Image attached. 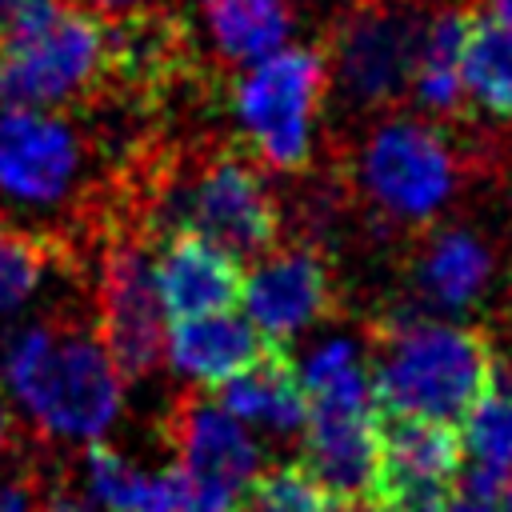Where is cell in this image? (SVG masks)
Returning <instances> with one entry per match:
<instances>
[{
    "mask_svg": "<svg viewBox=\"0 0 512 512\" xmlns=\"http://www.w3.org/2000/svg\"><path fill=\"white\" fill-rule=\"evenodd\" d=\"M0 380L32 424L56 440H100L124 404V376L100 336L76 320L12 328L0 348Z\"/></svg>",
    "mask_w": 512,
    "mask_h": 512,
    "instance_id": "1",
    "label": "cell"
},
{
    "mask_svg": "<svg viewBox=\"0 0 512 512\" xmlns=\"http://www.w3.org/2000/svg\"><path fill=\"white\" fill-rule=\"evenodd\" d=\"M296 376L308 396L300 468L336 504L360 508L372 496L380 460V408L364 348L352 336H328L304 356Z\"/></svg>",
    "mask_w": 512,
    "mask_h": 512,
    "instance_id": "2",
    "label": "cell"
},
{
    "mask_svg": "<svg viewBox=\"0 0 512 512\" xmlns=\"http://www.w3.org/2000/svg\"><path fill=\"white\" fill-rule=\"evenodd\" d=\"M492 368V348L476 328L416 312L388 320L368 380L380 416L460 424L488 388Z\"/></svg>",
    "mask_w": 512,
    "mask_h": 512,
    "instance_id": "3",
    "label": "cell"
},
{
    "mask_svg": "<svg viewBox=\"0 0 512 512\" xmlns=\"http://www.w3.org/2000/svg\"><path fill=\"white\" fill-rule=\"evenodd\" d=\"M108 72V28L84 4H44L0 36V100L64 108L84 100Z\"/></svg>",
    "mask_w": 512,
    "mask_h": 512,
    "instance_id": "4",
    "label": "cell"
},
{
    "mask_svg": "<svg viewBox=\"0 0 512 512\" xmlns=\"http://www.w3.org/2000/svg\"><path fill=\"white\" fill-rule=\"evenodd\" d=\"M352 180L376 216L392 224H432L460 192V156L428 116H380L352 160Z\"/></svg>",
    "mask_w": 512,
    "mask_h": 512,
    "instance_id": "5",
    "label": "cell"
},
{
    "mask_svg": "<svg viewBox=\"0 0 512 512\" xmlns=\"http://www.w3.org/2000/svg\"><path fill=\"white\" fill-rule=\"evenodd\" d=\"M328 96L324 52L280 44L244 68L232 88V116L248 152L276 172H300L316 148V120Z\"/></svg>",
    "mask_w": 512,
    "mask_h": 512,
    "instance_id": "6",
    "label": "cell"
},
{
    "mask_svg": "<svg viewBox=\"0 0 512 512\" xmlns=\"http://www.w3.org/2000/svg\"><path fill=\"white\" fill-rule=\"evenodd\" d=\"M188 228L216 248L232 252L236 260L260 256L280 236V212L272 200L268 180L244 156H216L208 160L184 188L168 196L164 232Z\"/></svg>",
    "mask_w": 512,
    "mask_h": 512,
    "instance_id": "7",
    "label": "cell"
},
{
    "mask_svg": "<svg viewBox=\"0 0 512 512\" xmlns=\"http://www.w3.org/2000/svg\"><path fill=\"white\" fill-rule=\"evenodd\" d=\"M420 16L388 4L352 8L324 52L328 92L352 112L392 108L408 92Z\"/></svg>",
    "mask_w": 512,
    "mask_h": 512,
    "instance_id": "8",
    "label": "cell"
},
{
    "mask_svg": "<svg viewBox=\"0 0 512 512\" xmlns=\"http://www.w3.org/2000/svg\"><path fill=\"white\" fill-rule=\"evenodd\" d=\"M464 444L456 424L380 416V460L368 512H440L460 492Z\"/></svg>",
    "mask_w": 512,
    "mask_h": 512,
    "instance_id": "9",
    "label": "cell"
},
{
    "mask_svg": "<svg viewBox=\"0 0 512 512\" xmlns=\"http://www.w3.org/2000/svg\"><path fill=\"white\" fill-rule=\"evenodd\" d=\"M84 172V136L52 108L0 100V196L16 208H60Z\"/></svg>",
    "mask_w": 512,
    "mask_h": 512,
    "instance_id": "10",
    "label": "cell"
},
{
    "mask_svg": "<svg viewBox=\"0 0 512 512\" xmlns=\"http://www.w3.org/2000/svg\"><path fill=\"white\" fill-rule=\"evenodd\" d=\"M244 320L260 332L264 344L284 348L312 324H320L332 308V272L316 248H268L252 256V268L240 272Z\"/></svg>",
    "mask_w": 512,
    "mask_h": 512,
    "instance_id": "11",
    "label": "cell"
},
{
    "mask_svg": "<svg viewBox=\"0 0 512 512\" xmlns=\"http://www.w3.org/2000/svg\"><path fill=\"white\" fill-rule=\"evenodd\" d=\"M100 344L124 380H144L164 356V308L152 280V256L116 244L100 272Z\"/></svg>",
    "mask_w": 512,
    "mask_h": 512,
    "instance_id": "12",
    "label": "cell"
},
{
    "mask_svg": "<svg viewBox=\"0 0 512 512\" xmlns=\"http://www.w3.org/2000/svg\"><path fill=\"white\" fill-rule=\"evenodd\" d=\"M168 436L176 448V468L184 472L188 488L240 500L260 472V444L252 440V428L240 424L220 400H180Z\"/></svg>",
    "mask_w": 512,
    "mask_h": 512,
    "instance_id": "13",
    "label": "cell"
},
{
    "mask_svg": "<svg viewBox=\"0 0 512 512\" xmlns=\"http://www.w3.org/2000/svg\"><path fill=\"white\" fill-rule=\"evenodd\" d=\"M152 280L164 316L188 320L204 312H224L240 296V260L212 240L176 228L164 236L160 252L152 256Z\"/></svg>",
    "mask_w": 512,
    "mask_h": 512,
    "instance_id": "14",
    "label": "cell"
},
{
    "mask_svg": "<svg viewBox=\"0 0 512 512\" xmlns=\"http://www.w3.org/2000/svg\"><path fill=\"white\" fill-rule=\"evenodd\" d=\"M496 256L492 248L468 228H440L432 232L412 264V292L424 316L436 312H468L492 284Z\"/></svg>",
    "mask_w": 512,
    "mask_h": 512,
    "instance_id": "15",
    "label": "cell"
},
{
    "mask_svg": "<svg viewBox=\"0 0 512 512\" xmlns=\"http://www.w3.org/2000/svg\"><path fill=\"white\" fill-rule=\"evenodd\" d=\"M268 344L260 332L244 320V312H204L188 320H172L164 332V356L172 372L200 388H220L228 376H236L244 364H252Z\"/></svg>",
    "mask_w": 512,
    "mask_h": 512,
    "instance_id": "16",
    "label": "cell"
},
{
    "mask_svg": "<svg viewBox=\"0 0 512 512\" xmlns=\"http://www.w3.org/2000/svg\"><path fill=\"white\" fill-rule=\"evenodd\" d=\"M220 404L240 424L260 428L268 436H300L308 412V396L296 376V364L284 356V348L272 344L220 384Z\"/></svg>",
    "mask_w": 512,
    "mask_h": 512,
    "instance_id": "17",
    "label": "cell"
},
{
    "mask_svg": "<svg viewBox=\"0 0 512 512\" xmlns=\"http://www.w3.org/2000/svg\"><path fill=\"white\" fill-rule=\"evenodd\" d=\"M468 16L460 8H440L432 16H420L416 52H412V76L408 92L428 120H448L464 108V40H468Z\"/></svg>",
    "mask_w": 512,
    "mask_h": 512,
    "instance_id": "18",
    "label": "cell"
},
{
    "mask_svg": "<svg viewBox=\"0 0 512 512\" xmlns=\"http://www.w3.org/2000/svg\"><path fill=\"white\" fill-rule=\"evenodd\" d=\"M460 444L468 456V468L460 472V488L472 500L492 504L504 476L512 472V372L492 368L488 388L460 420Z\"/></svg>",
    "mask_w": 512,
    "mask_h": 512,
    "instance_id": "19",
    "label": "cell"
},
{
    "mask_svg": "<svg viewBox=\"0 0 512 512\" xmlns=\"http://www.w3.org/2000/svg\"><path fill=\"white\" fill-rule=\"evenodd\" d=\"M84 480L92 504L100 512H180L188 484L184 472L172 468H140L104 440H88L84 448Z\"/></svg>",
    "mask_w": 512,
    "mask_h": 512,
    "instance_id": "20",
    "label": "cell"
},
{
    "mask_svg": "<svg viewBox=\"0 0 512 512\" xmlns=\"http://www.w3.org/2000/svg\"><path fill=\"white\" fill-rule=\"evenodd\" d=\"M204 32L220 60L256 64L292 40V8L288 0H196Z\"/></svg>",
    "mask_w": 512,
    "mask_h": 512,
    "instance_id": "21",
    "label": "cell"
},
{
    "mask_svg": "<svg viewBox=\"0 0 512 512\" xmlns=\"http://www.w3.org/2000/svg\"><path fill=\"white\" fill-rule=\"evenodd\" d=\"M464 100L512 124V24L480 16L464 40Z\"/></svg>",
    "mask_w": 512,
    "mask_h": 512,
    "instance_id": "22",
    "label": "cell"
},
{
    "mask_svg": "<svg viewBox=\"0 0 512 512\" xmlns=\"http://www.w3.org/2000/svg\"><path fill=\"white\" fill-rule=\"evenodd\" d=\"M48 272H52L48 244L36 240L16 220L0 216V320L28 308L40 296Z\"/></svg>",
    "mask_w": 512,
    "mask_h": 512,
    "instance_id": "23",
    "label": "cell"
},
{
    "mask_svg": "<svg viewBox=\"0 0 512 512\" xmlns=\"http://www.w3.org/2000/svg\"><path fill=\"white\" fill-rule=\"evenodd\" d=\"M240 512H344L300 464L292 468H260L248 492L240 496Z\"/></svg>",
    "mask_w": 512,
    "mask_h": 512,
    "instance_id": "24",
    "label": "cell"
},
{
    "mask_svg": "<svg viewBox=\"0 0 512 512\" xmlns=\"http://www.w3.org/2000/svg\"><path fill=\"white\" fill-rule=\"evenodd\" d=\"M40 504V480L36 472H8L0 476V512H36Z\"/></svg>",
    "mask_w": 512,
    "mask_h": 512,
    "instance_id": "25",
    "label": "cell"
},
{
    "mask_svg": "<svg viewBox=\"0 0 512 512\" xmlns=\"http://www.w3.org/2000/svg\"><path fill=\"white\" fill-rule=\"evenodd\" d=\"M36 512H96V508H92L84 496H76L68 484H60V488H52V492L40 496Z\"/></svg>",
    "mask_w": 512,
    "mask_h": 512,
    "instance_id": "26",
    "label": "cell"
},
{
    "mask_svg": "<svg viewBox=\"0 0 512 512\" xmlns=\"http://www.w3.org/2000/svg\"><path fill=\"white\" fill-rule=\"evenodd\" d=\"M84 8H92L96 16H132V12H148V8H156L160 0H80Z\"/></svg>",
    "mask_w": 512,
    "mask_h": 512,
    "instance_id": "27",
    "label": "cell"
},
{
    "mask_svg": "<svg viewBox=\"0 0 512 512\" xmlns=\"http://www.w3.org/2000/svg\"><path fill=\"white\" fill-rule=\"evenodd\" d=\"M44 4H52V0H0V24H12V20H20Z\"/></svg>",
    "mask_w": 512,
    "mask_h": 512,
    "instance_id": "28",
    "label": "cell"
},
{
    "mask_svg": "<svg viewBox=\"0 0 512 512\" xmlns=\"http://www.w3.org/2000/svg\"><path fill=\"white\" fill-rule=\"evenodd\" d=\"M12 436H16V420H12V404H8V392L0 388V456L8 452Z\"/></svg>",
    "mask_w": 512,
    "mask_h": 512,
    "instance_id": "29",
    "label": "cell"
},
{
    "mask_svg": "<svg viewBox=\"0 0 512 512\" xmlns=\"http://www.w3.org/2000/svg\"><path fill=\"white\" fill-rule=\"evenodd\" d=\"M488 512H512V472L504 476V484H500V492L492 496V504H488Z\"/></svg>",
    "mask_w": 512,
    "mask_h": 512,
    "instance_id": "30",
    "label": "cell"
},
{
    "mask_svg": "<svg viewBox=\"0 0 512 512\" xmlns=\"http://www.w3.org/2000/svg\"><path fill=\"white\" fill-rule=\"evenodd\" d=\"M440 512H488V504L484 500H472V496H452Z\"/></svg>",
    "mask_w": 512,
    "mask_h": 512,
    "instance_id": "31",
    "label": "cell"
},
{
    "mask_svg": "<svg viewBox=\"0 0 512 512\" xmlns=\"http://www.w3.org/2000/svg\"><path fill=\"white\" fill-rule=\"evenodd\" d=\"M484 16H492L500 24H512V0H484Z\"/></svg>",
    "mask_w": 512,
    "mask_h": 512,
    "instance_id": "32",
    "label": "cell"
}]
</instances>
